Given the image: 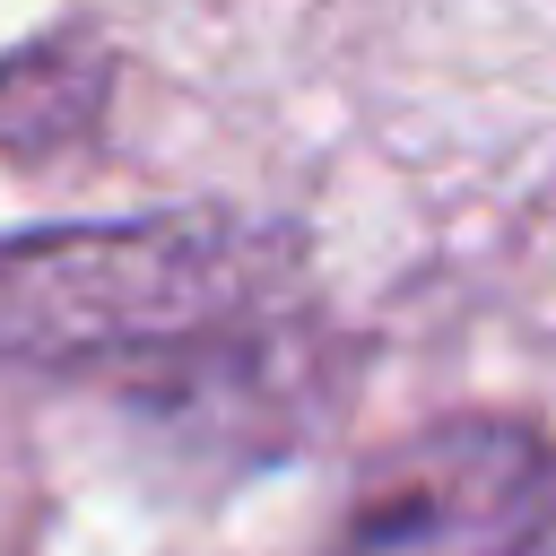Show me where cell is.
<instances>
[{
    "mask_svg": "<svg viewBox=\"0 0 556 556\" xmlns=\"http://www.w3.org/2000/svg\"><path fill=\"white\" fill-rule=\"evenodd\" d=\"M556 521V452L513 417H443L382 452L330 556H530Z\"/></svg>",
    "mask_w": 556,
    "mask_h": 556,
    "instance_id": "7a4b0ae2",
    "label": "cell"
},
{
    "mask_svg": "<svg viewBox=\"0 0 556 556\" xmlns=\"http://www.w3.org/2000/svg\"><path fill=\"white\" fill-rule=\"evenodd\" d=\"M278 252L226 217H139L0 243V356L87 365L139 348H191L269 304Z\"/></svg>",
    "mask_w": 556,
    "mask_h": 556,
    "instance_id": "6da1fadb",
    "label": "cell"
}]
</instances>
